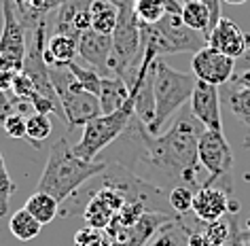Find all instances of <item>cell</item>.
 <instances>
[{"instance_id": "1", "label": "cell", "mask_w": 250, "mask_h": 246, "mask_svg": "<svg viewBox=\"0 0 250 246\" xmlns=\"http://www.w3.org/2000/svg\"><path fill=\"white\" fill-rule=\"evenodd\" d=\"M204 130V123L185 106L178 111L172 128L159 136H153L146 125L134 117L125 130L129 142L121 149L119 166L161 191L180 185L197 191L204 187L199 180L204 168L197 157Z\"/></svg>"}, {"instance_id": "2", "label": "cell", "mask_w": 250, "mask_h": 246, "mask_svg": "<svg viewBox=\"0 0 250 246\" xmlns=\"http://www.w3.org/2000/svg\"><path fill=\"white\" fill-rule=\"evenodd\" d=\"M106 168H108L106 161H85L77 157L72 151V144H68V138L62 136L49 151L47 166L39 179L36 191H45L53 195L62 204L68 198H72L77 193V189L85 185L87 180L102 176Z\"/></svg>"}, {"instance_id": "3", "label": "cell", "mask_w": 250, "mask_h": 246, "mask_svg": "<svg viewBox=\"0 0 250 246\" xmlns=\"http://www.w3.org/2000/svg\"><path fill=\"white\" fill-rule=\"evenodd\" d=\"M195 74L178 72L161 58L153 64V91H155V121L148 128L153 136H159L164 123H167L187 102H191L195 89Z\"/></svg>"}, {"instance_id": "4", "label": "cell", "mask_w": 250, "mask_h": 246, "mask_svg": "<svg viewBox=\"0 0 250 246\" xmlns=\"http://www.w3.org/2000/svg\"><path fill=\"white\" fill-rule=\"evenodd\" d=\"M49 77H51L53 89L62 102V109H64L68 130L85 125L102 115L100 98L81 87L68 64H49Z\"/></svg>"}, {"instance_id": "5", "label": "cell", "mask_w": 250, "mask_h": 246, "mask_svg": "<svg viewBox=\"0 0 250 246\" xmlns=\"http://www.w3.org/2000/svg\"><path fill=\"white\" fill-rule=\"evenodd\" d=\"M134 119V98L129 93V100L123 109H119L110 115H100L93 121L83 125V136L77 144H72L74 155L85 161H98L96 157L102 153L106 147H110L117 138L125 134Z\"/></svg>"}, {"instance_id": "6", "label": "cell", "mask_w": 250, "mask_h": 246, "mask_svg": "<svg viewBox=\"0 0 250 246\" xmlns=\"http://www.w3.org/2000/svg\"><path fill=\"white\" fill-rule=\"evenodd\" d=\"M4 28L0 34V70L20 72L26 58V26L17 15L15 0H2Z\"/></svg>"}, {"instance_id": "7", "label": "cell", "mask_w": 250, "mask_h": 246, "mask_svg": "<svg viewBox=\"0 0 250 246\" xmlns=\"http://www.w3.org/2000/svg\"><path fill=\"white\" fill-rule=\"evenodd\" d=\"M32 43H30L28 51H26V58H23V66H21V72L32 81L34 85V91L39 96H45L49 100H55L60 102L58 93L53 89V83H51V77H49V64L45 60V45H47V22L42 20L39 26L32 30Z\"/></svg>"}, {"instance_id": "8", "label": "cell", "mask_w": 250, "mask_h": 246, "mask_svg": "<svg viewBox=\"0 0 250 246\" xmlns=\"http://www.w3.org/2000/svg\"><path fill=\"white\" fill-rule=\"evenodd\" d=\"M197 157L202 168L210 174L206 185H212L221 179H229V170L233 166V149H231L223 132L204 130L197 144Z\"/></svg>"}, {"instance_id": "9", "label": "cell", "mask_w": 250, "mask_h": 246, "mask_svg": "<svg viewBox=\"0 0 250 246\" xmlns=\"http://www.w3.org/2000/svg\"><path fill=\"white\" fill-rule=\"evenodd\" d=\"M191 70L197 81H204V83L214 85V87H223L233 79L235 60L221 53L214 47L206 45L204 49H199L197 53H193Z\"/></svg>"}, {"instance_id": "10", "label": "cell", "mask_w": 250, "mask_h": 246, "mask_svg": "<svg viewBox=\"0 0 250 246\" xmlns=\"http://www.w3.org/2000/svg\"><path fill=\"white\" fill-rule=\"evenodd\" d=\"M112 55V34H102L96 30H85L79 39V58L85 60L87 66L96 68L102 77H112L110 72Z\"/></svg>"}, {"instance_id": "11", "label": "cell", "mask_w": 250, "mask_h": 246, "mask_svg": "<svg viewBox=\"0 0 250 246\" xmlns=\"http://www.w3.org/2000/svg\"><path fill=\"white\" fill-rule=\"evenodd\" d=\"M191 112L204 123L206 130L223 132V117H221V87L208 85L197 81L191 96Z\"/></svg>"}, {"instance_id": "12", "label": "cell", "mask_w": 250, "mask_h": 246, "mask_svg": "<svg viewBox=\"0 0 250 246\" xmlns=\"http://www.w3.org/2000/svg\"><path fill=\"white\" fill-rule=\"evenodd\" d=\"M229 189H216L212 185H204L202 189L195 191L193 198V214L202 223H212L229 214L231 208V198Z\"/></svg>"}, {"instance_id": "13", "label": "cell", "mask_w": 250, "mask_h": 246, "mask_svg": "<svg viewBox=\"0 0 250 246\" xmlns=\"http://www.w3.org/2000/svg\"><path fill=\"white\" fill-rule=\"evenodd\" d=\"M208 45L235 60L246 53V34H244V30L237 26L235 22H231L229 17H221V22L210 30Z\"/></svg>"}, {"instance_id": "14", "label": "cell", "mask_w": 250, "mask_h": 246, "mask_svg": "<svg viewBox=\"0 0 250 246\" xmlns=\"http://www.w3.org/2000/svg\"><path fill=\"white\" fill-rule=\"evenodd\" d=\"M91 2L93 0H68V2L62 4L58 13V22H55V32L81 39V34L91 28V22H89Z\"/></svg>"}, {"instance_id": "15", "label": "cell", "mask_w": 250, "mask_h": 246, "mask_svg": "<svg viewBox=\"0 0 250 246\" xmlns=\"http://www.w3.org/2000/svg\"><path fill=\"white\" fill-rule=\"evenodd\" d=\"M98 98H100V106H102V115H110V112L123 109L127 104L129 87L119 77H102Z\"/></svg>"}, {"instance_id": "16", "label": "cell", "mask_w": 250, "mask_h": 246, "mask_svg": "<svg viewBox=\"0 0 250 246\" xmlns=\"http://www.w3.org/2000/svg\"><path fill=\"white\" fill-rule=\"evenodd\" d=\"M74 58H79L77 36L55 32L51 39H47V45H45L47 64H70V62H74Z\"/></svg>"}, {"instance_id": "17", "label": "cell", "mask_w": 250, "mask_h": 246, "mask_svg": "<svg viewBox=\"0 0 250 246\" xmlns=\"http://www.w3.org/2000/svg\"><path fill=\"white\" fill-rule=\"evenodd\" d=\"M89 22L91 30L102 34H112L119 22V9L108 0H93L89 9Z\"/></svg>"}, {"instance_id": "18", "label": "cell", "mask_w": 250, "mask_h": 246, "mask_svg": "<svg viewBox=\"0 0 250 246\" xmlns=\"http://www.w3.org/2000/svg\"><path fill=\"white\" fill-rule=\"evenodd\" d=\"M223 87L225 89L221 91V96L225 98V102H227L231 112H233L244 125L250 128V89L248 87H240V85L231 83V81Z\"/></svg>"}, {"instance_id": "19", "label": "cell", "mask_w": 250, "mask_h": 246, "mask_svg": "<svg viewBox=\"0 0 250 246\" xmlns=\"http://www.w3.org/2000/svg\"><path fill=\"white\" fill-rule=\"evenodd\" d=\"M26 210L32 214V217L39 221L41 225H49L51 221L58 217L60 212V201L53 198V195H49L45 191H34L32 195L28 198L26 201Z\"/></svg>"}, {"instance_id": "20", "label": "cell", "mask_w": 250, "mask_h": 246, "mask_svg": "<svg viewBox=\"0 0 250 246\" xmlns=\"http://www.w3.org/2000/svg\"><path fill=\"white\" fill-rule=\"evenodd\" d=\"M183 22L189 26L191 30L195 32H202L206 39H208L210 30H212V17H210V11L204 2L199 0H189V2H183Z\"/></svg>"}, {"instance_id": "21", "label": "cell", "mask_w": 250, "mask_h": 246, "mask_svg": "<svg viewBox=\"0 0 250 246\" xmlns=\"http://www.w3.org/2000/svg\"><path fill=\"white\" fill-rule=\"evenodd\" d=\"M9 229L17 240H20V242H30V240H34L41 233L42 225L26 210V208H20L17 212L11 214Z\"/></svg>"}, {"instance_id": "22", "label": "cell", "mask_w": 250, "mask_h": 246, "mask_svg": "<svg viewBox=\"0 0 250 246\" xmlns=\"http://www.w3.org/2000/svg\"><path fill=\"white\" fill-rule=\"evenodd\" d=\"M83 217L87 219L89 227H96V229H106L112 221L117 219V212L108 208L100 198L96 195H89V201H87V208L83 210Z\"/></svg>"}, {"instance_id": "23", "label": "cell", "mask_w": 250, "mask_h": 246, "mask_svg": "<svg viewBox=\"0 0 250 246\" xmlns=\"http://www.w3.org/2000/svg\"><path fill=\"white\" fill-rule=\"evenodd\" d=\"M51 119L42 112H32L30 117H26V140L32 144L34 149H41L42 142L51 136Z\"/></svg>"}, {"instance_id": "24", "label": "cell", "mask_w": 250, "mask_h": 246, "mask_svg": "<svg viewBox=\"0 0 250 246\" xmlns=\"http://www.w3.org/2000/svg\"><path fill=\"white\" fill-rule=\"evenodd\" d=\"M235 214H227V217L206 223L204 227V236L208 238V242L212 246H225L231 240V233L235 229Z\"/></svg>"}, {"instance_id": "25", "label": "cell", "mask_w": 250, "mask_h": 246, "mask_svg": "<svg viewBox=\"0 0 250 246\" xmlns=\"http://www.w3.org/2000/svg\"><path fill=\"white\" fill-rule=\"evenodd\" d=\"M64 2H68V0H34L26 13L20 15V20L26 28L34 30L42 20H45V15L49 13V11L55 9V7H62Z\"/></svg>"}, {"instance_id": "26", "label": "cell", "mask_w": 250, "mask_h": 246, "mask_svg": "<svg viewBox=\"0 0 250 246\" xmlns=\"http://www.w3.org/2000/svg\"><path fill=\"white\" fill-rule=\"evenodd\" d=\"M134 13L145 23H157L166 15V0H136Z\"/></svg>"}, {"instance_id": "27", "label": "cell", "mask_w": 250, "mask_h": 246, "mask_svg": "<svg viewBox=\"0 0 250 246\" xmlns=\"http://www.w3.org/2000/svg\"><path fill=\"white\" fill-rule=\"evenodd\" d=\"M70 70L72 74L77 77V81L81 83V87H83L85 91H89V93H100V85H102V74H100L96 68H91V66H81L77 64V62H70Z\"/></svg>"}, {"instance_id": "28", "label": "cell", "mask_w": 250, "mask_h": 246, "mask_svg": "<svg viewBox=\"0 0 250 246\" xmlns=\"http://www.w3.org/2000/svg\"><path fill=\"white\" fill-rule=\"evenodd\" d=\"M193 198H195V191L191 187H174L167 191V201H170V208L176 214H187L193 212Z\"/></svg>"}, {"instance_id": "29", "label": "cell", "mask_w": 250, "mask_h": 246, "mask_svg": "<svg viewBox=\"0 0 250 246\" xmlns=\"http://www.w3.org/2000/svg\"><path fill=\"white\" fill-rule=\"evenodd\" d=\"M13 191H15V182L11 180L7 166H4V159H2V155H0V217L7 214L9 200H11V193Z\"/></svg>"}, {"instance_id": "30", "label": "cell", "mask_w": 250, "mask_h": 246, "mask_svg": "<svg viewBox=\"0 0 250 246\" xmlns=\"http://www.w3.org/2000/svg\"><path fill=\"white\" fill-rule=\"evenodd\" d=\"M2 130L7 132V136H11L13 140H23V138H26V117H23L21 112L13 111L2 121Z\"/></svg>"}, {"instance_id": "31", "label": "cell", "mask_w": 250, "mask_h": 246, "mask_svg": "<svg viewBox=\"0 0 250 246\" xmlns=\"http://www.w3.org/2000/svg\"><path fill=\"white\" fill-rule=\"evenodd\" d=\"M74 246H108V242L102 236V229L83 227V229L74 233Z\"/></svg>"}, {"instance_id": "32", "label": "cell", "mask_w": 250, "mask_h": 246, "mask_svg": "<svg viewBox=\"0 0 250 246\" xmlns=\"http://www.w3.org/2000/svg\"><path fill=\"white\" fill-rule=\"evenodd\" d=\"M11 89L15 91V96L20 98V100H32L34 96V85H32V81H30L26 74H23L21 70L20 72H15V79H13V87Z\"/></svg>"}, {"instance_id": "33", "label": "cell", "mask_w": 250, "mask_h": 246, "mask_svg": "<svg viewBox=\"0 0 250 246\" xmlns=\"http://www.w3.org/2000/svg\"><path fill=\"white\" fill-rule=\"evenodd\" d=\"M183 242V233H180V225H174L170 229H164L159 238L155 240L151 246H180Z\"/></svg>"}, {"instance_id": "34", "label": "cell", "mask_w": 250, "mask_h": 246, "mask_svg": "<svg viewBox=\"0 0 250 246\" xmlns=\"http://www.w3.org/2000/svg\"><path fill=\"white\" fill-rule=\"evenodd\" d=\"M199 2H204L206 7H208L210 17H212V28H214L216 23L221 22V17H223V11H221V2H223V0H199Z\"/></svg>"}, {"instance_id": "35", "label": "cell", "mask_w": 250, "mask_h": 246, "mask_svg": "<svg viewBox=\"0 0 250 246\" xmlns=\"http://www.w3.org/2000/svg\"><path fill=\"white\" fill-rule=\"evenodd\" d=\"M187 246H212L208 242V238L204 236V231H187Z\"/></svg>"}, {"instance_id": "36", "label": "cell", "mask_w": 250, "mask_h": 246, "mask_svg": "<svg viewBox=\"0 0 250 246\" xmlns=\"http://www.w3.org/2000/svg\"><path fill=\"white\" fill-rule=\"evenodd\" d=\"M15 72L13 70H0V91H9L13 87Z\"/></svg>"}, {"instance_id": "37", "label": "cell", "mask_w": 250, "mask_h": 246, "mask_svg": "<svg viewBox=\"0 0 250 246\" xmlns=\"http://www.w3.org/2000/svg\"><path fill=\"white\" fill-rule=\"evenodd\" d=\"M11 102L7 100V96H4V91H0V125H2V121L11 115Z\"/></svg>"}, {"instance_id": "38", "label": "cell", "mask_w": 250, "mask_h": 246, "mask_svg": "<svg viewBox=\"0 0 250 246\" xmlns=\"http://www.w3.org/2000/svg\"><path fill=\"white\" fill-rule=\"evenodd\" d=\"M231 83H235V85H240V87H248V89H250V70L242 72V74H233Z\"/></svg>"}, {"instance_id": "39", "label": "cell", "mask_w": 250, "mask_h": 246, "mask_svg": "<svg viewBox=\"0 0 250 246\" xmlns=\"http://www.w3.org/2000/svg\"><path fill=\"white\" fill-rule=\"evenodd\" d=\"M225 246H246V242H244V238H242V231L237 229V225H235L233 233H231V240Z\"/></svg>"}, {"instance_id": "40", "label": "cell", "mask_w": 250, "mask_h": 246, "mask_svg": "<svg viewBox=\"0 0 250 246\" xmlns=\"http://www.w3.org/2000/svg\"><path fill=\"white\" fill-rule=\"evenodd\" d=\"M108 2H112L119 11H127V9H134V2L136 0H108Z\"/></svg>"}, {"instance_id": "41", "label": "cell", "mask_w": 250, "mask_h": 246, "mask_svg": "<svg viewBox=\"0 0 250 246\" xmlns=\"http://www.w3.org/2000/svg\"><path fill=\"white\" fill-rule=\"evenodd\" d=\"M225 4H244V2H248V0H223Z\"/></svg>"}, {"instance_id": "42", "label": "cell", "mask_w": 250, "mask_h": 246, "mask_svg": "<svg viewBox=\"0 0 250 246\" xmlns=\"http://www.w3.org/2000/svg\"><path fill=\"white\" fill-rule=\"evenodd\" d=\"M246 51L250 53V34H246Z\"/></svg>"}, {"instance_id": "43", "label": "cell", "mask_w": 250, "mask_h": 246, "mask_svg": "<svg viewBox=\"0 0 250 246\" xmlns=\"http://www.w3.org/2000/svg\"><path fill=\"white\" fill-rule=\"evenodd\" d=\"M244 147H250V138H248V140H246V142H244Z\"/></svg>"}, {"instance_id": "44", "label": "cell", "mask_w": 250, "mask_h": 246, "mask_svg": "<svg viewBox=\"0 0 250 246\" xmlns=\"http://www.w3.org/2000/svg\"><path fill=\"white\" fill-rule=\"evenodd\" d=\"M248 229H250V221H248Z\"/></svg>"}, {"instance_id": "45", "label": "cell", "mask_w": 250, "mask_h": 246, "mask_svg": "<svg viewBox=\"0 0 250 246\" xmlns=\"http://www.w3.org/2000/svg\"><path fill=\"white\" fill-rule=\"evenodd\" d=\"M15 2H17V0H15Z\"/></svg>"}]
</instances>
